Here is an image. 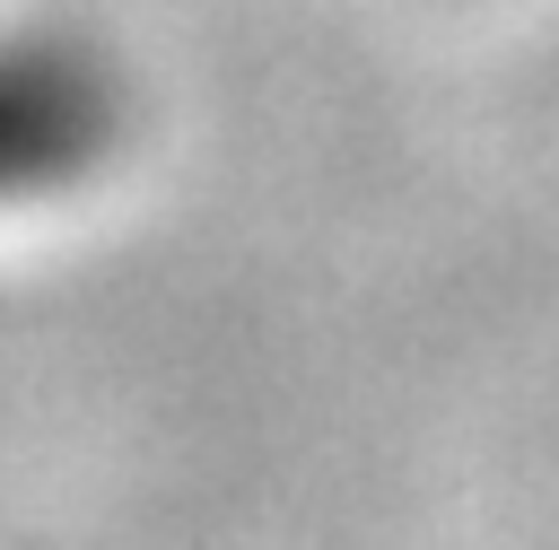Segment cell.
<instances>
[{
	"instance_id": "1",
	"label": "cell",
	"mask_w": 559,
	"mask_h": 550,
	"mask_svg": "<svg viewBox=\"0 0 559 550\" xmlns=\"http://www.w3.org/2000/svg\"><path fill=\"white\" fill-rule=\"evenodd\" d=\"M114 131V87L96 61L61 44H9L0 52V192H35L79 175Z\"/></svg>"
}]
</instances>
